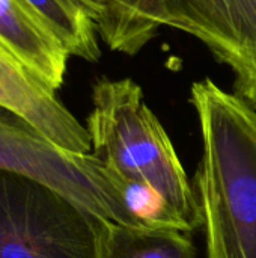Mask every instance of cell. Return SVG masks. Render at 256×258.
I'll return each instance as SVG.
<instances>
[{"instance_id": "obj_1", "label": "cell", "mask_w": 256, "mask_h": 258, "mask_svg": "<svg viewBox=\"0 0 256 258\" xmlns=\"http://www.w3.org/2000/svg\"><path fill=\"white\" fill-rule=\"evenodd\" d=\"M202 156L195 197L207 258H256V109L211 79L195 82Z\"/></svg>"}, {"instance_id": "obj_2", "label": "cell", "mask_w": 256, "mask_h": 258, "mask_svg": "<svg viewBox=\"0 0 256 258\" xmlns=\"http://www.w3.org/2000/svg\"><path fill=\"white\" fill-rule=\"evenodd\" d=\"M86 128L92 154L118 178L155 192L189 233L201 227L198 201L186 169L134 80H97Z\"/></svg>"}, {"instance_id": "obj_3", "label": "cell", "mask_w": 256, "mask_h": 258, "mask_svg": "<svg viewBox=\"0 0 256 258\" xmlns=\"http://www.w3.org/2000/svg\"><path fill=\"white\" fill-rule=\"evenodd\" d=\"M0 171L36 180L98 219L145 225L130 206V187L95 154L66 151L0 107Z\"/></svg>"}, {"instance_id": "obj_4", "label": "cell", "mask_w": 256, "mask_h": 258, "mask_svg": "<svg viewBox=\"0 0 256 258\" xmlns=\"http://www.w3.org/2000/svg\"><path fill=\"white\" fill-rule=\"evenodd\" d=\"M101 222L48 186L0 171V258H98Z\"/></svg>"}, {"instance_id": "obj_5", "label": "cell", "mask_w": 256, "mask_h": 258, "mask_svg": "<svg viewBox=\"0 0 256 258\" xmlns=\"http://www.w3.org/2000/svg\"><path fill=\"white\" fill-rule=\"evenodd\" d=\"M163 26L190 33L234 73V94L256 109V0H160Z\"/></svg>"}, {"instance_id": "obj_6", "label": "cell", "mask_w": 256, "mask_h": 258, "mask_svg": "<svg viewBox=\"0 0 256 258\" xmlns=\"http://www.w3.org/2000/svg\"><path fill=\"white\" fill-rule=\"evenodd\" d=\"M0 107L17 115L66 151L77 154L92 153L86 125H81L63 106L56 91L48 88L2 47Z\"/></svg>"}, {"instance_id": "obj_7", "label": "cell", "mask_w": 256, "mask_h": 258, "mask_svg": "<svg viewBox=\"0 0 256 258\" xmlns=\"http://www.w3.org/2000/svg\"><path fill=\"white\" fill-rule=\"evenodd\" d=\"M0 42L48 88L63 85L69 54L24 0H0Z\"/></svg>"}, {"instance_id": "obj_8", "label": "cell", "mask_w": 256, "mask_h": 258, "mask_svg": "<svg viewBox=\"0 0 256 258\" xmlns=\"http://www.w3.org/2000/svg\"><path fill=\"white\" fill-rule=\"evenodd\" d=\"M95 21L103 42L134 56L164 27L160 0H77Z\"/></svg>"}, {"instance_id": "obj_9", "label": "cell", "mask_w": 256, "mask_h": 258, "mask_svg": "<svg viewBox=\"0 0 256 258\" xmlns=\"http://www.w3.org/2000/svg\"><path fill=\"white\" fill-rule=\"evenodd\" d=\"M98 258H196L187 231L101 222Z\"/></svg>"}, {"instance_id": "obj_10", "label": "cell", "mask_w": 256, "mask_h": 258, "mask_svg": "<svg viewBox=\"0 0 256 258\" xmlns=\"http://www.w3.org/2000/svg\"><path fill=\"white\" fill-rule=\"evenodd\" d=\"M69 56L97 62L101 56L95 21L77 0H24Z\"/></svg>"}]
</instances>
